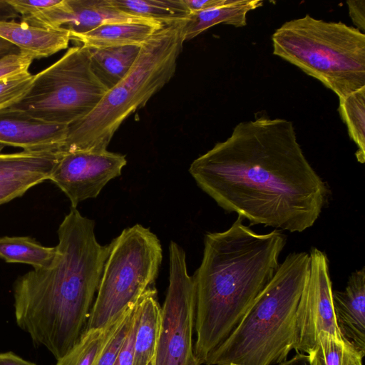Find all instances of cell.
Listing matches in <instances>:
<instances>
[{
    "label": "cell",
    "mask_w": 365,
    "mask_h": 365,
    "mask_svg": "<svg viewBox=\"0 0 365 365\" xmlns=\"http://www.w3.org/2000/svg\"><path fill=\"white\" fill-rule=\"evenodd\" d=\"M198 187L224 210L250 225L291 232L312 227L329 189L306 158L292 121L260 117L190 164Z\"/></svg>",
    "instance_id": "obj_1"
},
{
    "label": "cell",
    "mask_w": 365,
    "mask_h": 365,
    "mask_svg": "<svg viewBox=\"0 0 365 365\" xmlns=\"http://www.w3.org/2000/svg\"><path fill=\"white\" fill-rule=\"evenodd\" d=\"M95 222L71 207L58 229L52 262L33 269L14 285L17 325L56 360L84 332L108 255L96 240Z\"/></svg>",
    "instance_id": "obj_2"
},
{
    "label": "cell",
    "mask_w": 365,
    "mask_h": 365,
    "mask_svg": "<svg viewBox=\"0 0 365 365\" xmlns=\"http://www.w3.org/2000/svg\"><path fill=\"white\" fill-rule=\"evenodd\" d=\"M238 216L226 230L205 236L195 288L194 352L200 365L231 334L279 265L286 236L259 234Z\"/></svg>",
    "instance_id": "obj_3"
},
{
    "label": "cell",
    "mask_w": 365,
    "mask_h": 365,
    "mask_svg": "<svg viewBox=\"0 0 365 365\" xmlns=\"http://www.w3.org/2000/svg\"><path fill=\"white\" fill-rule=\"evenodd\" d=\"M310 268L309 254H289L264 289L205 365H272L297 343V309Z\"/></svg>",
    "instance_id": "obj_4"
},
{
    "label": "cell",
    "mask_w": 365,
    "mask_h": 365,
    "mask_svg": "<svg viewBox=\"0 0 365 365\" xmlns=\"http://www.w3.org/2000/svg\"><path fill=\"white\" fill-rule=\"evenodd\" d=\"M182 23L165 24L142 44L128 73L92 111L68 126L61 153L107 150L121 123L174 76L185 42Z\"/></svg>",
    "instance_id": "obj_5"
},
{
    "label": "cell",
    "mask_w": 365,
    "mask_h": 365,
    "mask_svg": "<svg viewBox=\"0 0 365 365\" xmlns=\"http://www.w3.org/2000/svg\"><path fill=\"white\" fill-rule=\"evenodd\" d=\"M273 54L317 79L339 98L365 87V35L342 22L309 14L272 36Z\"/></svg>",
    "instance_id": "obj_6"
},
{
    "label": "cell",
    "mask_w": 365,
    "mask_h": 365,
    "mask_svg": "<svg viewBox=\"0 0 365 365\" xmlns=\"http://www.w3.org/2000/svg\"><path fill=\"white\" fill-rule=\"evenodd\" d=\"M86 330L101 328L135 304L153 285L163 259L158 237L149 228H125L108 245Z\"/></svg>",
    "instance_id": "obj_7"
},
{
    "label": "cell",
    "mask_w": 365,
    "mask_h": 365,
    "mask_svg": "<svg viewBox=\"0 0 365 365\" xmlns=\"http://www.w3.org/2000/svg\"><path fill=\"white\" fill-rule=\"evenodd\" d=\"M107 91L92 70L89 49L80 45L36 74L29 91L10 108L69 125L92 111Z\"/></svg>",
    "instance_id": "obj_8"
},
{
    "label": "cell",
    "mask_w": 365,
    "mask_h": 365,
    "mask_svg": "<svg viewBox=\"0 0 365 365\" xmlns=\"http://www.w3.org/2000/svg\"><path fill=\"white\" fill-rule=\"evenodd\" d=\"M168 292L161 307V324L153 365H200L194 352L195 288L184 250L169 246Z\"/></svg>",
    "instance_id": "obj_9"
},
{
    "label": "cell",
    "mask_w": 365,
    "mask_h": 365,
    "mask_svg": "<svg viewBox=\"0 0 365 365\" xmlns=\"http://www.w3.org/2000/svg\"><path fill=\"white\" fill-rule=\"evenodd\" d=\"M309 254V273L297 309V343L294 347L297 353L304 354H307L314 347L322 331L345 341L334 315L327 256L316 247H312Z\"/></svg>",
    "instance_id": "obj_10"
},
{
    "label": "cell",
    "mask_w": 365,
    "mask_h": 365,
    "mask_svg": "<svg viewBox=\"0 0 365 365\" xmlns=\"http://www.w3.org/2000/svg\"><path fill=\"white\" fill-rule=\"evenodd\" d=\"M125 156L107 150L60 153L48 180L67 196L71 207L96 197L106 184L118 177Z\"/></svg>",
    "instance_id": "obj_11"
},
{
    "label": "cell",
    "mask_w": 365,
    "mask_h": 365,
    "mask_svg": "<svg viewBox=\"0 0 365 365\" xmlns=\"http://www.w3.org/2000/svg\"><path fill=\"white\" fill-rule=\"evenodd\" d=\"M140 20L148 19L120 11L110 0H61L56 5L23 21L44 28H63L71 34H78L109 23Z\"/></svg>",
    "instance_id": "obj_12"
},
{
    "label": "cell",
    "mask_w": 365,
    "mask_h": 365,
    "mask_svg": "<svg viewBox=\"0 0 365 365\" xmlns=\"http://www.w3.org/2000/svg\"><path fill=\"white\" fill-rule=\"evenodd\" d=\"M67 125L43 121L23 112L0 110V144L34 152H61Z\"/></svg>",
    "instance_id": "obj_13"
},
{
    "label": "cell",
    "mask_w": 365,
    "mask_h": 365,
    "mask_svg": "<svg viewBox=\"0 0 365 365\" xmlns=\"http://www.w3.org/2000/svg\"><path fill=\"white\" fill-rule=\"evenodd\" d=\"M338 328L343 339L365 354V268L353 272L344 291H333Z\"/></svg>",
    "instance_id": "obj_14"
},
{
    "label": "cell",
    "mask_w": 365,
    "mask_h": 365,
    "mask_svg": "<svg viewBox=\"0 0 365 365\" xmlns=\"http://www.w3.org/2000/svg\"><path fill=\"white\" fill-rule=\"evenodd\" d=\"M0 38L35 58H46L68 48L70 31L33 26L26 22L0 21Z\"/></svg>",
    "instance_id": "obj_15"
},
{
    "label": "cell",
    "mask_w": 365,
    "mask_h": 365,
    "mask_svg": "<svg viewBox=\"0 0 365 365\" xmlns=\"http://www.w3.org/2000/svg\"><path fill=\"white\" fill-rule=\"evenodd\" d=\"M164 25L152 20L113 22L86 33L71 34V40L88 49L141 46Z\"/></svg>",
    "instance_id": "obj_16"
},
{
    "label": "cell",
    "mask_w": 365,
    "mask_h": 365,
    "mask_svg": "<svg viewBox=\"0 0 365 365\" xmlns=\"http://www.w3.org/2000/svg\"><path fill=\"white\" fill-rule=\"evenodd\" d=\"M135 312L133 365H148L155 356L161 324V307L154 287L148 289L139 299Z\"/></svg>",
    "instance_id": "obj_17"
},
{
    "label": "cell",
    "mask_w": 365,
    "mask_h": 365,
    "mask_svg": "<svg viewBox=\"0 0 365 365\" xmlns=\"http://www.w3.org/2000/svg\"><path fill=\"white\" fill-rule=\"evenodd\" d=\"M259 0H226L219 6L190 13L182 23L184 41L192 39L210 27L225 24L235 27L247 24L249 11L262 6Z\"/></svg>",
    "instance_id": "obj_18"
},
{
    "label": "cell",
    "mask_w": 365,
    "mask_h": 365,
    "mask_svg": "<svg viewBox=\"0 0 365 365\" xmlns=\"http://www.w3.org/2000/svg\"><path fill=\"white\" fill-rule=\"evenodd\" d=\"M59 155L60 152H0V182L24 180L39 184L48 180Z\"/></svg>",
    "instance_id": "obj_19"
},
{
    "label": "cell",
    "mask_w": 365,
    "mask_h": 365,
    "mask_svg": "<svg viewBox=\"0 0 365 365\" xmlns=\"http://www.w3.org/2000/svg\"><path fill=\"white\" fill-rule=\"evenodd\" d=\"M141 46L89 49L92 70L108 90L117 84L130 70Z\"/></svg>",
    "instance_id": "obj_20"
},
{
    "label": "cell",
    "mask_w": 365,
    "mask_h": 365,
    "mask_svg": "<svg viewBox=\"0 0 365 365\" xmlns=\"http://www.w3.org/2000/svg\"><path fill=\"white\" fill-rule=\"evenodd\" d=\"M135 304L128 307L104 327L84 331L76 344L57 360L56 365H95L127 312Z\"/></svg>",
    "instance_id": "obj_21"
},
{
    "label": "cell",
    "mask_w": 365,
    "mask_h": 365,
    "mask_svg": "<svg viewBox=\"0 0 365 365\" xmlns=\"http://www.w3.org/2000/svg\"><path fill=\"white\" fill-rule=\"evenodd\" d=\"M110 2L127 14L163 24L183 21L190 14L182 0H110Z\"/></svg>",
    "instance_id": "obj_22"
},
{
    "label": "cell",
    "mask_w": 365,
    "mask_h": 365,
    "mask_svg": "<svg viewBox=\"0 0 365 365\" xmlns=\"http://www.w3.org/2000/svg\"><path fill=\"white\" fill-rule=\"evenodd\" d=\"M56 254V247H45L29 237H0V258L6 262L24 263L34 269L47 267Z\"/></svg>",
    "instance_id": "obj_23"
},
{
    "label": "cell",
    "mask_w": 365,
    "mask_h": 365,
    "mask_svg": "<svg viewBox=\"0 0 365 365\" xmlns=\"http://www.w3.org/2000/svg\"><path fill=\"white\" fill-rule=\"evenodd\" d=\"M339 112L346 125L351 139L356 143V160L365 162V87L339 98Z\"/></svg>",
    "instance_id": "obj_24"
},
{
    "label": "cell",
    "mask_w": 365,
    "mask_h": 365,
    "mask_svg": "<svg viewBox=\"0 0 365 365\" xmlns=\"http://www.w3.org/2000/svg\"><path fill=\"white\" fill-rule=\"evenodd\" d=\"M359 352L362 353L349 342L322 331L307 354L312 365H351L354 357Z\"/></svg>",
    "instance_id": "obj_25"
},
{
    "label": "cell",
    "mask_w": 365,
    "mask_h": 365,
    "mask_svg": "<svg viewBox=\"0 0 365 365\" xmlns=\"http://www.w3.org/2000/svg\"><path fill=\"white\" fill-rule=\"evenodd\" d=\"M34 77L28 71L0 79V110L20 101L31 88Z\"/></svg>",
    "instance_id": "obj_26"
},
{
    "label": "cell",
    "mask_w": 365,
    "mask_h": 365,
    "mask_svg": "<svg viewBox=\"0 0 365 365\" xmlns=\"http://www.w3.org/2000/svg\"><path fill=\"white\" fill-rule=\"evenodd\" d=\"M136 304L128 310L120 325L109 340L95 365L114 364L130 327Z\"/></svg>",
    "instance_id": "obj_27"
},
{
    "label": "cell",
    "mask_w": 365,
    "mask_h": 365,
    "mask_svg": "<svg viewBox=\"0 0 365 365\" xmlns=\"http://www.w3.org/2000/svg\"><path fill=\"white\" fill-rule=\"evenodd\" d=\"M34 58L19 51L0 58V79L29 71Z\"/></svg>",
    "instance_id": "obj_28"
},
{
    "label": "cell",
    "mask_w": 365,
    "mask_h": 365,
    "mask_svg": "<svg viewBox=\"0 0 365 365\" xmlns=\"http://www.w3.org/2000/svg\"><path fill=\"white\" fill-rule=\"evenodd\" d=\"M22 21L34 16L56 5L61 0H7Z\"/></svg>",
    "instance_id": "obj_29"
},
{
    "label": "cell",
    "mask_w": 365,
    "mask_h": 365,
    "mask_svg": "<svg viewBox=\"0 0 365 365\" xmlns=\"http://www.w3.org/2000/svg\"><path fill=\"white\" fill-rule=\"evenodd\" d=\"M38 185L34 181L11 180L0 182V205L23 195L31 187Z\"/></svg>",
    "instance_id": "obj_30"
},
{
    "label": "cell",
    "mask_w": 365,
    "mask_h": 365,
    "mask_svg": "<svg viewBox=\"0 0 365 365\" xmlns=\"http://www.w3.org/2000/svg\"><path fill=\"white\" fill-rule=\"evenodd\" d=\"M136 324L137 317L135 307L130 327L113 365H133V344Z\"/></svg>",
    "instance_id": "obj_31"
},
{
    "label": "cell",
    "mask_w": 365,
    "mask_h": 365,
    "mask_svg": "<svg viewBox=\"0 0 365 365\" xmlns=\"http://www.w3.org/2000/svg\"><path fill=\"white\" fill-rule=\"evenodd\" d=\"M349 16L358 30L365 29V1L350 0L346 2Z\"/></svg>",
    "instance_id": "obj_32"
},
{
    "label": "cell",
    "mask_w": 365,
    "mask_h": 365,
    "mask_svg": "<svg viewBox=\"0 0 365 365\" xmlns=\"http://www.w3.org/2000/svg\"><path fill=\"white\" fill-rule=\"evenodd\" d=\"M190 13L203 11L225 3L226 0H182Z\"/></svg>",
    "instance_id": "obj_33"
},
{
    "label": "cell",
    "mask_w": 365,
    "mask_h": 365,
    "mask_svg": "<svg viewBox=\"0 0 365 365\" xmlns=\"http://www.w3.org/2000/svg\"><path fill=\"white\" fill-rule=\"evenodd\" d=\"M0 365H37L12 351L0 352Z\"/></svg>",
    "instance_id": "obj_34"
},
{
    "label": "cell",
    "mask_w": 365,
    "mask_h": 365,
    "mask_svg": "<svg viewBox=\"0 0 365 365\" xmlns=\"http://www.w3.org/2000/svg\"><path fill=\"white\" fill-rule=\"evenodd\" d=\"M19 17H20L19 14L7 0H0V21H13Z\"/></svg>",
    "instance_id": "obj_35"
},
{
    "label": "cell",
    "mask_w": 365,
    "mask_h": 365,
    "mask_svg": "<svg viewBox=\"0 0 365 365\" xmlns=\"http://www.w3.org/2000/svg\"><path fill=\"white\" fill-rule=\"evenodd\" d=\"M279 365H312L307 354L297 353L289 360H284Z\"/></svg>",
    "instance_id": "obj_36"
},
{
    "label": "cell",
    "mask_w": 365,
    "mask_h": 365,
    "mask_svg": "<svg viewBox=\"0 0 365 365\" xmlns=\"http://www.w3.org/2000/svg\"><path fill=\"white\" fill-rule=\"evenodd\" d=\"M19 51V50L17 47L0 38V58Z\"/></svg>",
    "instance_id": "obj_37"
},
{
    "label": "cell",
    "mask_w": 365,
    "mask_h": 365,
    "mask_svg": "<svg viewBox=\"0 0 365 365\" xmlns=\"http://www.w3.org/2000/svg\"><path fill=\"white\" fill-rule=\"evenodd\" d=\"M364 355L365 354L360 353V352L356 354L353 359L351 365H363L362 359H363Z\"/></svg>",
    "instance_id": "obj_38"
},
{
    "label": "cell",
    "mask_w": 365,
    "mask_h": 365,
    "mask_svg": "<svg viewBox=\"0 0 365 365\" xmlns=\"http://www.w3.org/2000/svg\"><path fill=\"white\" fill-rule=\"evenodd\" d=\"M148 365H153V360L151 361Z\"/></svg>",
    "instance_id": "obj_39"
}]
</instances>
